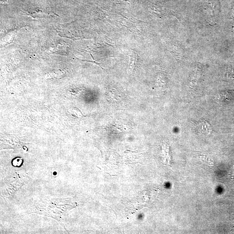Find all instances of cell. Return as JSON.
Returning a JSON list of instances; mask_svg holds the SVG:
<instances>
[{
    "label": "cell",
    "mask_w": 234,
    "mask_h": 234,
    "mask_svg": "<svg viewBox=\"0 0 234 234\" xmlns=\"http://www.w3.org/2000/svg\"><path fill=\"white\" fill-rule=\"evenodd\" d=\"M231 175L232 176H234V166L232 167V172H231Z\"/></svg>",
    "instance_id": "obj_4"
},
{
    "label": "cell",
    "mask_w": 234,
    "mask_h": 234,
    "mask_svg": "<svg viewBox=\"0 0 234 234\" xmlns=\"http://www.w3.org/2000/svg\"><path fill=\"white\" fill-rule=\"evenodd\" d=\"M233 32L234 33V25H233Z\"/></svg>",
    "instance_id": "obj_6"
},
{
    "label": "cell",
    "mask_w": 234,
    "mask_h": 234,
    "mask_svg": "<svg viewBox=\"0 0 234 234\" xmlns=\"http://www.w3.org/2000/svg\"><path fill=\"white\" fill-rule=\"evenodd\" d=\"M23 163V159L21 157L15 158L12 162L13 166L16 167H21Z\"/></svg>",
    "instance_id": "obj_3"
},
{
    "label": "cell",
    "mask_w": 234,
    "mask_h": 234,
    "mask_svg": "<svg viewBox=\"0 0 234 234\" xmlns=\"http://www.w3.org/2000/svg\"><path fill=\"white\" fill-rule=\"evenodd\" d=\"M197 128L203 134H207L212 131V127L206 121H201L197 124Z\"/></svg>",
    "instance_id": "obj_1"
},
{
    "label": "cell",
    "mask_w": 234,
    "mask_h": 234,
    "mask_svg": "<svg viewBox=\"0 0 234 234\" xmlns=\"http://www.w3.org/2000/svg\"><path fill=\"white\" fill-rule=\"evenodd\" d=\"M137 53L135 52L132 51V54L130 55V60H129V69L130 71L134 69L136 63L137 62Z\"/></svg>",
    "instance_id": "obj_2"
},
{
    "label": "cell",
    "mask_w": 234,
    "mask_h": 234,
    "mask_svg": "<svg viewBox=\"0 0 234 234\" xmlns=\"http://www.w3.org/2000/svg\"><path fill=\"white\" fill-rule=\"evenodd\" d=\"M232 17H234V10L233 11V14H232Z\"/></svg>",
    "instance_id": "obj_5"
}]
</instances>
